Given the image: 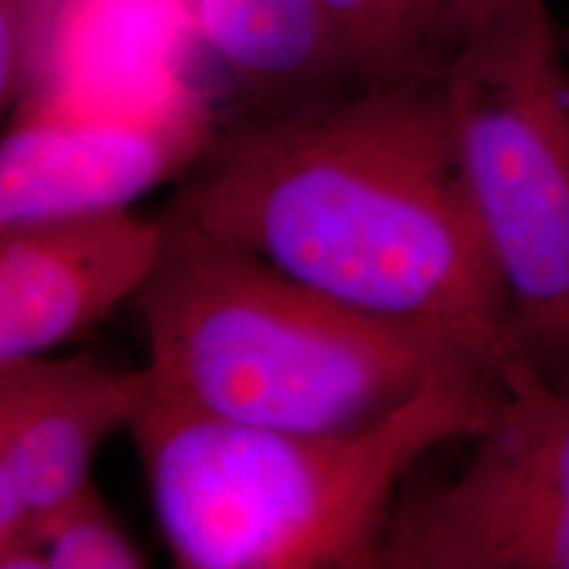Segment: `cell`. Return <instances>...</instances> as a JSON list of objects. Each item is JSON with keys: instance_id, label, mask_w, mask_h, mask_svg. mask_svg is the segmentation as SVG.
Returning <instances> with one entry per match:
<instances>
[{"instance_id": "1", "label": "cell", "mask_w": 569, "mask_h": 569, "mask_svg": "<svg viewBox=\"0 0 569 569\" xmlns=\"http://www.w3.org/2000/svg\"><path fill=\"white\" fill-rule=\"evenodd\" d=\"M161 213L353 309L507 361V290L469 193L443 71L361 82L290 113H234Z\"/></svg>"}, {"instance_id": "2", "label": "cell", "mask_w": 569, "mask_h": 569, "mask_svg": "<svg viewBox=\"0 0 569 569\" xmlns=\"http://www.w3.org/2000/svg\"><path fill=\"white\" fill-rule=\"evenodd\" d=\"M501 369L438 377L348 430L224 422L151 396L130 432L156 525L182 569H375L401 488L438 446L482 430Z\"/></svg>"}, {"instance_id": "3", "label": "cell", "mask_w": 569, "mask_h": 569, "mask_svg": "<svg viewBox=\"0 0 569 569\" xmlns=\"http://www.w3.org/2000/svg\"><path fill=\"white\" fill-rule=\"evenodd\" d=\"M159 217L161 256L132 303L163 403L274 430H348L438 377L501 369L446 332L353 309L246 248Z\"/></svg>"}, {"instance_id": "4", "label": "cell", "mask_w": 569, "mask_h": 569, "mask_svg": "<svg viewBox=\"0 0 569 569\" xmlns=\"http://www.w3.org/2000/svg\"><path fill=\"white\" fill-rule=\"evenodd\" d=\"M443 82L507 290V361L569 390V69L546 0H511L461 34Z\"/></svg>"}, {"instance_id": "5", "label": "cell", "mask_w": 569, "mask_h": 569, "mask_svg": "<svg viewBox=\"0 0 569 569\" xmlns=\"http://www.w3.org/2000/svg\"><path fill=\"white\" fill-rule=\"evenodd\" d=\"M448 478L401 488L375 569H569V390L519 361Z\"/></svg>"}, {"instance_id": "6", "label": "cell", "mask_w": 569, "mask_h": 569, "mask_svg": "<svg viewBox=\"0 0 569 569\" xmlns=\"http://www.w3.org/2000/svg\"><path fill=\"white\" fill-rule=\"evenodd\" d=\"M217 119L196 101L142 113L17 109L0 142V227L130 209L201 159Z\"/></svg>"}, {"instance_id": "7", "label": "cell", "mask_w": 569, "mask_h": 569, "mask_svg": "<svg viewBox=\"0 0 569 569\" xmlns=\"http://www.w3.org/2000/svg\"><path fill=\"white\" fill-rule=\"evenodd\" d=\"M151 396L146 367L51 353L0 361V569H46L34 522L88 486L98 448L130 430Z\"/></svg>"}, {"instance_id": "8", "label": "cell", "mask_w": 569, "mask_h": 569, "mask_svg": "<svg viewBox=\"0 0 569 569\" xmlns=\"http://www.w3.org/2000/svg\"><path fill=\"white\" fill-rule=\"evenodd\" d=\"M163 248L130 209L0 227V361L51 353L132 301Z\"/></svg>"}, {"instance_id": "9", "label": "cell", "mask_w": 569, "mask_h": 569, "mask_svg": "<svg viewBox=\"0 0 569 569\" xmlns=\"http://www.w3.org/2000/svg\"><path fill=\"white\" fill-rule=\"evenodd\" d=\"M238 92L234 113H290L361 84L325 0H193Z\"/></svg>"}, {"instance_id": "10", "label": "cell", "mask_w": 569, "mask_h": 569, "mask_svg": "<svg viewBox=\"0 0 569 569\" xmlns=\"http://www.w3.org/2000/svg\"><path fill=\"white\" fill-rule=\"evenodd\" d=\"M361 82L436 77L446 69L451 0H325Z\"/></svg>"}, {"instance_id": "11", "label": "cell", "mask_w": 569, "mask_h": 569, "mask_svg": "<svg viewBox=\"0 0 569 569\" xmlns=\"http://www.w3.org/2000/svg\"><path fill=\"white\" fill-rule=\"evenodd\" d=\"M90 0H0V106L42 98L77 17Z\"/></svg>"}, {"instance_id": "12", "label": "cell", "mask_w": 569, "mask_h": 569, "mask_svg": "<svg viewBox=\"0 0 569 569\" xmlns=\"http://www.w3.org/2000/svg\"><path fill=\"white\" fill-rule=\"evenodd\" d=\"M46 569H140L146 553L134 549L92 480L67 501L40 515L30 532Z\"/></svg>"}, {"instance_id": "13", "label": "cell", "mask_w": 569, "mask_h": 569, "mask_svg": "<svg viewBox=\"0 0 569 569\" xmlns=\"http://www.w3.org/2000/svg\"><path fill=\"white\" fill-rule=\"evenodd\" d=\"M507 3H511V0H451L448 3V46H451V51L461 34H467L478 21Z\"/></svg>"}, {"instance_id": "14", "label": "cell", "mask_w": 569, "mask_h": 569, "mask_svg": "<svg viewBox=\"0 0 569 569\" xmlns=\"http://www.w3.org/2000/svg\"><path fill=\"white\" fill-rule=\"evenodd\" d=\"M559 40H561V51H565L567 69H569V30H559Z\"/></svg>"}]
</instances>
